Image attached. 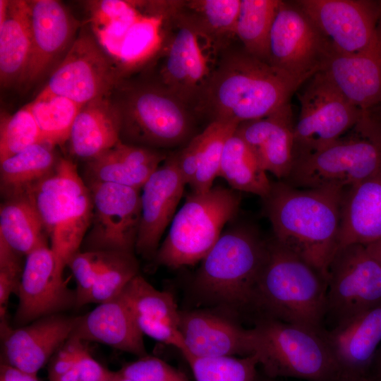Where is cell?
Masks as SVG:
<instances>
[{
  "mask_svg": "<svg viewBox=\"0 0 381 381\" xmlns=\"http://www.w3.org/2000/svg\"><path fill=\"white\" fill-rule=\"evenodd\" d=\"M32 47L30 58L20 87L30 88L42 80L75 40L76 20L56 0L28 1Z\"/></svg>",
  "mask_w": 381,
  "mask_h": 381,
  "instance_id": "21",
  "label": "cell"
},
{
  "mask_svg": "<svg viewBox=\"0 0 381 381\" xmlns=\"http://www.w3.org/2000/svg\"><path fill=\"white\" fill-rule=\"evenodd\" d=\"M333 50L329 41L296 3L282 1L270 35V65L306 82L323 69Z\"/></svg>",
  "mask_w": 381,
  "mask_h": 381,
  "instance_id": "13",
  "label": "cell"
},
{
  "mask_svg": "<svg viewBox=\"0 0 381 381\" xmlns=\"http://www.w3.org/2000/svg\"><path fill=\"white\" fill-rule=\"evenodd\" d=\"M255 327L259 365L270 377L338 381L336 363L321 332L270 318H259Z\"/></svg>",
  "mask_w": 381,
  "mask_h": 381,
  "instance_id": "9",
  "label": "cell"
},
{
  "mask_svg": "<svg viewBox=\"0 0 381 381\" xmlns=\"http://www.w3.org/2000/svg\"><path fill=\"white\" fill-rule=\"evenodd\" d=\"M186 183L177 166L176 153L168 155L142 188L141 217L135 251L154 258L161 238L171 223Z\"/></svg>",
  "mask_w": 381,
  "mask_h": 381,
  "instance_id": "19",
  "label": "cell"
},
{
  "mask_svg": "<svg viewBox=\"0 0 381 381\" xmlns=\"http://www.w3.org/2000/svg\"><path fill=\"white\" fill-rule=\"evenodd\" d=\"M206 139L207 131L205 128L176 153L179 170L186 184L192 182L198 170Z\"/></svg>",
  "mask_w": 381,
  "mask_h": 381,
  "instance_id": "48",
  "label": "cell"
},
{
  "mask_svg": "<svg viewBox=\"0 0 381 381\" xmlns=\"http://www.w3.org/2000/svg\"><path fill=\"white\" fill-rule=\"evenodd\" d=\"M159 150L124 143L86 161L85 183L119 184L141 190L150 176L167 159Z\"/></svg>",
  "mask_w": 381,
  "mask_h": 381,
  "instance_id": "26",
  "label": "cell"
},
{
  "mask_svg": "<svg viewBox=\"0 0 381 381\" xmlns=\"http://www.w3.org/2000/svg\"><path fill=\"white\" fill-rule=\"evenodd\" d=\"M122 78L115 62L93 35L81 32L41 92L84 105L109 95Z\"/></svg>",
  "mask_w": 381,
  "mask_h": 381,
  "instance_id": "14",
  "label": "cell"
},
{
  "mask_svg": "<svg viewBox=\"0 0 381 381\" xmlns=\"http://www.w3.org/2000/svg\"><path fill=\"white\" fill-rule=\"evenodd\" d=\"M119 371L133 381H188L163 360L148 355L126 363Z\"/></svg>",
  "mask_w": 381,
  "mask_h": 381,
  "instance_id": "44",
  "label": "cell"
},
{
  "mask_svg": "<svg viewBox=\"0 0 381 381\" xmlns=\"http://www.w3.org/2000/svg\"><path fill=\"white\" fill-rule=\"evenodd\" d=\"M237 126L234 123L216 121L206 126L207 139L200 164L189 184L192 192L203 193L213 187V182L219 175L225 143L234 133Z\"/></svg>",
  "mask_w": 381,
  "mask_h": 381,
  "instance_id": "41",
  "label": "cell"
},
{
  "mask_svg": "<svg viewBox=\"0 0 381 381\" xmlns=\"http://www.w3.org/2000/svg\"><path fill=\"white\" fill-rule=\"evenodd\" d=\"M354 128L363 135L381 145V104L363 111Z\"/></svg>",
  "mask_w": 381,
  "mask_h": 381,
  "instance_id": "49",
  "label": "cell"
},
{
  "mask_svg": "<svg viewBox=\"0 0 381 381\" xmlns=\"http://www.w3.org/2000/svg\"><path fill=\"white\" fill-rule=\"evenodd\" d=\"M110 379L111 381H133L122 375L119 370L116 372H111Z\"/></svg>",
  "mask_w": 381,
  "mask_h": 381,
  "instance_id": "54",
  "label": "cell"
},
{
  "mask_svg": "<svg viewBox=\"0 0 381 381\" xmlns=\"http://www.w3.org/2000/svg\"><path fill=\"white\" fill-rule=\"evenodd\" d=\"M321 71L361 110L381 104V19L377 36L367 48L353 54L333 50Z\"/></svg>",
  "mask_w": 381,
  "mask_h": 381,
  "instance_id": "23",
  "label": "cell"
},
{
  "mask_svg": "<svg viewBox=\"0 0 381 381\" xmlns=\"http://www.w3.org/2000/svg\"><path fill=\"white\" fill-rule=\"evenodd\" d=\"M102 381H111V380L110 376H109V377H108V378H107V379H105V380H102Z\"/></svg>",
  "mask_w": 381,
  "mask_h": 381,
  "instance_id": "55",
  "label": "cell"
},
{
  "mask_svg": "<svg viewBox=\"0 0 381 381\" xmlns=\"http://www.w3.org/2000/svg\"><path fill=\"white\" fill-rule=\"evenodd\" d=\"M327 292V279L320 272L274 237L267 241L256 289L261 318L320 333L325 329Z\"/></svg>",
  "mask_w": 381,
  "mask_h": 381,
  "instance_id": "4",
  "label": "cell"
},
{
  "mask_svg": "<svg viewBox=\"0 0 381 381\" xmlns=\"http://www.w3.org/2000/svg\"><path fill=\"white\" fill-rule=\"evenodd\" d=\"M110 97L119 114L124 143L160 150L187 144L195 135L193 109L148 71L122 78Z\"/></svg>",
  "mask_w": 381,
  "mask_h": 381,
  "instance_id": "3",
  "label": "cell"
},
{
  "mask_svg": "<svg viewBox=\"0 0 381 381\" xmlns=\"http://www.w3.org/2000/svg\"><path fill=\"white\" fill-rule=\"evenodd\" d=\"M175 1H143L141 13L123 36L114 59L123 77L149 65L160 52Z\"/></svg>",
  "mask_w": 381,
  "mask_h": 381,
  "instance_id": "27",
  "label": "cell"
},
{
  "mask_svg": "<svg viewBox=\"0 0 381 381\" xmlns=\"http://www.w3.org/2000/svg\"><path fill=\"white\" fill-rule=\"evenodd\" d=\"M266 249L267 241L252 226L227 229L200 261L194 290L212 304L258 312L256 289Z\"/></svg>",
  "mask_w": 381,
  "mask_h": 381,
  "instance_id": "5",
  "label": "cell"
},
{
  "mask_svg": "<svg viewBox=\"0 0 381 381\" xmlns=\"http://www.w3.org/2000/svg\"><path fill=\"white\" fill-rule=\"evenodd\" d=\"M381 303V265L365 246L339 248L327 280L325 329L341 326Z\"/></svg>",
  "mask_w": 381,
  "mask_h": 381,
  "instance_id": "11",
  "label": "cell"
},
{
  "mask_svg": "<svg viewBox=\"0 0 381 381\" xmlns=\"http://www.w3.org/2000/svg\"><path fill=\"white\" fill-rule=\"evenodd\" d=\"M37 210L50 248L65 267L80 251L92 218L90 190L76 164L60 157L54 171L25 193Z\"/></svg>",
  "mask_w": 381,
  "mask_h": 381,
  "instance_id": "6",
  "label": "cell"
},
{
  "mask_svg": "<svg viewBox=\"0 0 381 381\" xmlns=\"http://www.w3.org/2000/svg\"><path fill=\"white\" fill-rule=\"evenodd\" d=\"M135 317L166 321L179 327L180 310L173 295L155 288L139 274L119 295Z\"/></svg>",
  "mask_w": 381,
  "mask_h": 381,
  "instance_id": "38",
  "label": "cell"
},
{
  "mask_svg": "<svg viewBox=\"0 0 381 381\" xmlns=\"http://www.w3.org/2000/svg\"><path fill=\"white\" fill-rule=\"evenodd\" d=\"M344 190L335 186L299 188L279 180L272 182L263 199L273 237L327 280L338 249Z\"/></svg>",
  "mask_w": 381,
  "mask_h": 381,
  "instance_id": "2",
  "label": "cell"
},
{
  "mask_svg": "<svg viewBox=\"0 0 381 381\" xmlns=\"http://www.w3.org/2000/svg\"><path fill=\"white\" fill-rule=\"evenodd\" d=\"M0 381H40L36 374L24 372L7 364L0 365Z\"/></svg>",
  "mask_w": 381,
  "mask_h": 381,
  "instance_id": "50",
  "label": "cell"
},
{
  "mask_svg": "<svg viewBox=\"0 0 381 381\" xmlns=\"http://www.w3.org/2000/svg\"><path fill=\"white\" fill-rule=\"evenodd\" d=\"M305 81L274 68L234 42L220 55L195 107L210 122H241L267 116L289 104Z\"/></svg>",
  "mask_w": 381,
  "mask_h": 381,
  "instance_id": "1",
  "label": "cell"
},
{
  "mask_svg": "<svg viewBox=\"0 0 381 381\" xmlns=\"http://www.w3.org/2000/svg\"><path fill=\"white\" fill-rule=\"evenodd\" d=\"M78 381H80V380H78Z\"/></svg>",
  "mask_w": 381,
  "mask_h": 381,
  "instance_id": "58",
  "label": "cell"
},
{
  "mask_svg": "<svg viewBox=\"0 0 381 381\" xmlns=\"http://www.w3.org/2000/svg\"><path fill=\"white\" fill-rule=\"evenodd\" d=\"M365 246L366 247L368 252L381 265V239Z\"/></svg>",
  "mask_w": 381,
  "mask_h": 381,
  "instance_id": "52",
  "label": "cell"
},
{
  "mask_svg": "<svg viewBox=\"0 0 381 381\" xmlns=\"http://www.w3.org/2000/svg\"><path fill=\"white\" fill-rule=\"evenodd\" d=\"M87 6L94 37L114 61L123 36L143 11V1H90Z\"/></svg>",
  "mask_w": 381,
  "mask_h": 381,
  "instance_id": "34",
  "label": "cell"
},
{
  "mask_svg": "<svg viewBox=\"0 0 381 381\" xmlns=\"http://www.w3.org/2000/svg\"><path fill=\"white\" fill-rule=\"evenodd\" d=\"M196 381H255L257 356L186 359Z\"/></svg>",
  "mask_w": 381,
  "mask_h": 381,
  "instance_id": "40",
  "label": "cell"
},
{
  "mask_svg": "<svg viewBox=\"0 0 381 381\" xmlns=\"http://www.w3.org/2000/svg\"><path fill=\"white\" fill-rule=\"evenodd\" d=\"M83 341H97L140 357L147 355L143 334L134 315L118 296L80 316L71 334Z\"/></svg>",
  "mask_w": 381,
  "mask_h": 381,
  "instance_id": "25",
  "label": "cell"
},
{
  "mask_svg": "<svg viewBox=\"0 0 381 381\" xmlns=\"http://www.w3.org/2000/svg\"><path fill=\"white\" fill-rule=\"evenodd\" d=\"M87 185L93 210L83 251L134 253L141 217L140 190L111 183Z\"/></svg>",
  "mask_w": 381,
  "mask_h": 381,
  "instance_id": "15",
  "label": "cell"
},
{
  "mask_svg": "<svg viewBox=\"0 0 381 381\" xmlns=\"http://www.w3.org/2000/svg\"><path fill=\"white\" fill-rule=\"evenodd\" d=\"M179 4L176 1L167 18L162 49L148 71L195 112L224 51L181 11Z\"/></svg>",
  "mask_w": 381,
  "mask_h": 381,
  "instance_id": "8",
  "label": "cell"
},
{
  "mask_svg": "<svg viewBox=\"0 0 381 381\" xmlns=\"http://www.w3.org/2000/svg\"><path fill=\"white\" fill-rule=\"evenodd\" d=\"M105 258L104 251H78L67 263L76 282L75 308L86 305L87 299L99 274Z\"/></svg>",
  "mask_w": 381,
  "mask_h": 381,
  "instance_id": "43",
  "label": "cell"
},
{
  "mask_svg": "<svg viewBox=\"0 0 381 381\" xmlns=\"http://www.w3.org/2000/svg\"><path fill=\"white\" fill-rule=\"evenodd\" d=\"M381 239V170L345 189L338 249ZM337 249V250H338Z\"/></svg>",
  "mask_w": 381,
  "mask_h": 381,
  "instance_id": "28",
  "label": "cell"
},
{
  "mask_svg": "<svg viewBox=\"0 0 381 381\" xmlns=\"http://www.w3.org/2000/svg\"><path fill=\"white\" fill-rule=\"evenodd\" d=\"M321 334L333 356L338 381L369 379L381 344V303Z\"/></svg>",
  "mask_w": 381,
  "mask_h": 381,
  "instance_id": "22",
  "label": "cell"
},
{
  "mask_svg": "<svg viewBox=\"0 0 381 381\" xmlns=\"http://www.w3.org/2000/svg\"><path fill=\"white\" fill-rule=\"evenodd\" d=\"M369 380L370 381H381V344L376 353Z\"/></svg>",
  "mask_w": 381,
  "mask_h": 381,
  "instance_id": "51",
  "label": "cell"
},
{
  "mask_svg": "<svg viewBox=\"0 0 381 381\" xmlns=\"http://www.w3.org/2000/svg\"><path fill=\"white\" fill-rule=\"evenodd\" d=\"M241 0L179 1V8L222 50L236 38Z\"/></svg>",
  "mask_w": 381,
  "mask_h": 381,
  "instance_id": "35",
  "label": "cell"
},
{
  "mask_svg": "<svg viewBox=\"0 0 381 381\" xmlns=\"http://www.w3.org/2000/svg\"><path fill=\"white\" fill-rule=\"evenodd\" d=\"M32 47L28 1L0 0V83L2 88L20 86Z\"/></svg>",
  "mask_w": 381,
  "mask_h": 381,
  "instance_id": "29",
  "label": "cell"
},
{
  "mask_svg": "<svg viewBox=\"0 0 381 381\" xmlns=\"http://www.w3.org/2000/svg\"><path fill=\"white\" fill-rule=\"evenodd\" d=\"M121 120L110 94L84 104L68 140L75 157L88 161L120 141Z\"/></svg>",
  "mask_w": 381,
  "mask_h": 381,
  "instance_id": "30",
  "label": "cell"
},
{
  "mask_svg": "<svg viewBox=\"0 0 381 381\" xmlns=\"http://www.w3.org/2000/svg\"><path fill=\"white\" fill-rule=\"evenodd\" d=\"M79 318L58 313L14 329L1 325V363L37 375L71 336Z\"/></svg>",
  "mask_w": 381,
  "mask_h": 381,
  "instance_id": "20",
  "label": "cell"
},
{
  "mask_svg": "<svg viewBox=\"0 0 381 381\" xmlns=\"http://www.w3.org/2000/svg\"><path fill=\"white\" fill-rule=\"evenodd\" d=\"M218 176L225 179L232 189L262 199L272 187L255 154L235 132L225 143Z\"/></svg>",
  "mask_w": 381,
  "mask_h": 381,
  "instance_id": "33",
  "label": "cell"
},
{
  "mask_svg": "<svg viewBox=\"0 0 381 381\" xmlns=\"http://www.w3.org/2000/svg\"><path fill=\"white\" fill-rule=\"evenodd\" d=\"M139 264L134 253L105 252L102 269L91 289L86 305H97L115 299L138 274Z\"/></svg>",
  "mask_w": 381,
  "mask_h": 381,
  "instance_id": "39",
  "label": "cell"
},
{
  "mask_svg": "<svg viewBox=\"0 0 381 381\" xmlns=\"http://www.w3.org/2000/svg\"><path fill=\"white\" fill-rule=\"evenodd\" d=\"M241 201L238 191L222 186L192 192L176 213L154 257L156 262L175 269L200 262L236 217Z\"/></svg>",
  "mask_w": 381,
  "mask_h": 381,
  "instance_id": "7",
  "label": "cell"
},
{
  "mask_svg": "<svg viewBox=\"0 0 381 381\" xmlns=\"http://www.w3.org/2000/svg\"><path fill=\"white\" fill-rule=\"evenodd\" d=\"M68 340L73 349L75 366L80 381H102L109 377L111 371L104 368L92 356L83 344L85 341L72 335Z\"/></svg>",
  "mask_w": 381,
  "mask_h": 381,
  "instance_id": "46",
  "label": "cell"
},
{
  "mask_svg": "<svg viewBox=\"0 0 381 381\" xmlns=\"http://www.w3.org/2000/svg\"><path fill=\"white\" fill-rule=\"evenodd\" d=\"M179 327L186 359L258 356L260 338L255 327L244 328L211 312L180 311Z\"/></svg>",
  "mask_w": 381,
  "mask_h": 381,
  "instance_id": "18",
  "label": "cell"
},
{
  "mask_svg": "<svg viewBox=\"0 0 381 381\" xmlns=\"http://www.w3.org/2000/svg\"><path fill=\"white\" fill-rule=\"evenodd\" d=\"M265 381H275V380H265Z\"/></svg>",
  "mask_w": 381,
  "mask_h": 381,
  "instance_id": "57",
  "label": "cell"
},
{
  "mask_svg": "<svg viewBox=\"0 0 381 381\" xmlns=\"http://www.w3.org/2000/svg\"><path fill=\"white\" fill-rule=\"evenodd\" d=\"M301 86L296 92L300 114L294 131L295 160L320 150L349 133L363 113L322 71Z\"/></svg>",
  "mask_w": 381,
  "mask_h": 381,
  "instance_id": "12",
  "label": "cell"
},
{
  "mask_svg": "<svg viewBox=\"0 0 381 381\" xmlns=\"http://www.w3.org/2000/svg\"><path fill=\"white\" fill-rule=\"evenodd\" d=\"M42 219L26 195L5 199L0 207V241L20 255L47 245Z\"/></svg>",
  "mask_w": 381,
  "mask_h": 381,
  "instance_id": "32",
  "label": "cell"
},
{
  "mask_svg": "<svg viewBox=\"0 0 381 381\" xmlns=\"http://www.w3.org/2000/svg\"><path fill=\"white\" fill-rule=\"evenodd\" d=\"M59 159L54 147L38 143L0 162V187L4 199L24 195L54 171Z\"/></svg>",
  "mask_w": 381,
  "mask_h": 381,
  "instance_id": "31",
  "label": "cell"
},
{
  "mask_svg": "<svg viewBox=\"0 0 381 381\" xmlns=\"http://www.w3.org/2000/svg\"><path fill=\"white\" fill-rule=\"evenodd\" d=\"M26 106L44 143L54 147L68 142L73 122L83 105L62 96L40 92Z\"/></svg>",
  "mask_w": 381,
  "mask_h": 381,
  "instance_id": "37",
  "label": "cell"
},
{
  "mask_svg": "<svg viewBox=\"0 0 381 381\" xmlns=\"http://www.w3.org/2000/svg\"><path fill=\"white\" fill-rule=\"evenodd\" d=\"M4 241H0V313L4 318L6 306L10 296L17 294L23 269L20 257Z\"/></svg>",
  "mask_w": 381,
  "mask_h": 381,
  "instance_id": "45",
  "label": "cell"
},
{
  "mask_svg": "<svg viewBox=\"0 0 381 381\" xmlns=\"http://www.w3.org/2000/svg\"><path fill=\"white\" fill-rule=\"evenodd\" d=\"M64 268L47 244L26 255L16 294L18 304L13 316L16 327L75 307L76 293L64 279Z\"/></svg>",
  "mask_w": 381,
  "mask_h": 381,
  "instance_id": "16",
  "label": "cell"
},
{
  "mask_svg": "<svg viewBox=\"0 0 381 381\" xmlns=\"http://www.w3.org/2000/svg\"><path fill=\"white\" fill-rule=\"evenodd\" d=\"M38 143H44L40 128L26 105L12 115H1L0 162Z\"/></svg>",
  "mask_w": 381,
  "mask_h": 381,
  "instance_id": "42",
  "label": "cell"
},
{
  "mask_svg": "<svg viewBox=\"0 0 381 381\" xmlns=\"http://www.w3.org/2000/svg\"><path fill=\"white\" fill-rule=\"evenodd\" d=\"M142 333L149 337L170 345L183 354L186 353V346L179 327L171 322L155 320L141 317H135Z\"/></svg>",
  "mask_w": 381,
  "mask_h": 381,
  "instance_id": "47",
  "label": "cell"
},
{
  "mask_svg": "<svg viewBox=\"0 0 381 381\" xmlns=\"http://www.w3.org/2000/svg\"><path fill=\"white\" fill-rule=\"evenodd\" d=\"M296 4L337 52H361L377 36L381 19V1L300 0Z\"/></svg>",
  "mask_w": 381,
  "mask_h": 381,
  "instance_id": "17",
  "label": "cell"
},
{
  "mask_svg": "<svg viewBox=\"0 0 381 381\" xmlns=\"http://www.w3.org/2000/svg\"><path fill=\"white\" fill-rule=\"evenodd\" d=\"M381 170V145L353 128L313 153L296 159L286 179L299 188H349Z\"/></svg>",
  "mask_w": 381,
  "mask_h": 381,
  "instance_id": "10",
  "label": "cell"
},
{
  "mask_svg": "<svg viewBox=\"0 0 381 381\" xmlns=\"http://www.w3.org/2000/svg\"><path fill=\"white\" fill-rule=\"evenodd\" d=\"M354 381H370L369 379H363V380H354Z\"/></svg>",
  "mask_w": 381,
  "mask_h": 381,
  "instance_id": "56",
  "label": "cell"
},
{
  "mask_svg": "<svg viewBox=\"0 0 381 381\" xmlns=\"http://www.w3.org/2000/svg\"><path fill=\"white\" fill-rule=\"evenodd\" d=\"M79 375L76 368H73L68 373L60 375L52 381H78Z\"/></svg>",
  "mask_w": 381,
  "mask_h": 381,
  "instance_id": "53",
  "label": "cell"
},
{
  "mask_svg": "<svg viewBox=\"0 0 381 381\" xmlns=\"http://www.w3.org/2000/svg\"><path fill=\"white\" fill-rule=\"evenodd\" d=\"M281 2L279 0H241L236 38L248 53L267 63L270 32Z\"/></svg>",
  "mask_w": 381,
  "mask_h": 381,
  "instance_id": "36",
  "label": "cell"
},
{
  "mask_svg": "<svg viewBox=\"0 0 381 381\" xmlns=\"http://www.w3.org/2000/svg\"><path fill=\"white\" fill-rule=\"evenodd\" d=\"M294 131L288 104L267 116L240 123L235 134L252 149L266 172L285 180L295 162Z\"/></svg>",
  "mask_w": 381,
  "mask_h": 381,
  "instance_id": "24",
  "label": "cell"
}]
</instances>
